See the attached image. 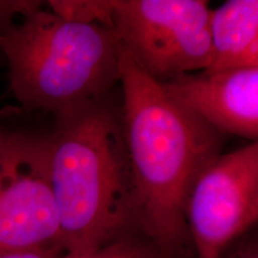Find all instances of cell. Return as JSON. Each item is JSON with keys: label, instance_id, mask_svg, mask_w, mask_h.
I'll return each mask as SVG.
<instances>
[{"label": "cell", "instance_id": "12", "mask_svg": "<svg viewBox=\"0 0 258 258\" xmlns=\"http://www.w3.org/2000/svg\"><path fill=\"white\" fill-rule=\"evenodd\" d=\"M61 250H24L0 253V258H66Z\"/></svg>", "mask_w": 258, "mask_h": 258}, {"label": "cell", "instance_id": "15", "mask_svg": "<svg viewBox=\"0 0 258 258\" xmlns=\"http://www.w3.org/2000/svg\"><path fill=\"white\" fill-rule=\"evenodd\" d=\"M3 128H4V123H3V121H2V117H0V131H2Z\"/></svg>", "mask_w": 258, "mask_h": 258}, {"label": "cell", "instance_id": "13", "mask_svg": "<svg viewBox=\"0 0 258 258\" xmlns=\"http://www.w3.org/2000/svg\"><path fill=\"white\" fill-rule=\"evenodd\" d=\"M253 219L256 225H258V173H257V186H256V198H254L253 206Z\"/></svg>", "mask_w": 258, "mask_h": 258}, {"label": "cell", "instance_id": "11", "mask_svg": "<svg viewBox=\"0 0 258 258\" xmlns=\"http://www.w3.org/2000/svg\"><path fill=\"white\" fill-rule=\"evenodd\" d=\"M221 258H258V225L238 238Z\"/></svg>", "mask_w": 258, "mask_h": 258}, {"label": "cell", "instance_id": "14", "mask_svg": "<svg viewBox=\"0 0 258 258\" xmlns=\"http://www.w3.org/2000/svg\"><path fill=\"white\" fill-rule=\"evenodd\" d=\"M250 64H254V66H258V47L254 49L252 55L250 56V59L247 60V62L244 64V66H250Z\"/></svg>", "mask_w": 258, "mask_h": 258}, {"label": "cell", "instance_id": "6", "mask_svg": "<svg viewBox=\"0 0 258 258\" xmlns=\"http://www.w3.org/2000/svg\"><path fill=\"white\" fill-rule=\"evenodd\" d=\"M258 141L220 154L196 179L185 208L195 258H221L256 226Z\"/></svg>", "mask_w": 258, "mask_h": 258}, {"label": "cell", "instance_id": "9", "mask_svg": "<svg viewBox=\"0 0 258 258\" xmlns=\"http://www.w3.org/2000/svg\"><path fill=\"white\" fill-rule=\"evenodd\" d=\"M47 8L54 14L69 21L80 22L86 24H102L110 28L112 16V2L106 0H93V2H71V0H57L48 2Z\"/></svg>", "mask_w": 258, "mask_h": 258}, {"label": "cell", "instance_id": "8", "mask_svg": "<svg viewBox=\"0 0 258 258\" xmlns=\"http://www.w3.org/2000/svg\"><path fill=\"white\" fill-rule=\"evenodd\" d=\"M212 66L221 71L244 66L258 47V0H228L212 10Z\"/></svg>", "mask_w": 258, "mask_h": 258}, {"label": "cell", "instance_id": "7", "mask_svg": "<svg viewBox=\"0 0 258 258\" xmlns=\"http://www.w3.org/2000/svg\"><path fill=\"white\" fill-rule=\"evenodd\" d=\"M164 85L220 134L258 141V66L206 71Z\"/></svg>", "mask_w": 258, "mask_h": 258}, {"label": "cell", "instance_id": "3", "mask_svg": "<svg viewBox=\"0 0 258 258\" xmlns=\"http://www.w3.org/2000/svg\"><path fill=\"white\" fill-rule=\"evenodd\" d=\"M10 91L22 108L54 118L109 98L122 49L109 27L69 21L42 3L0 31Z\"/></svg>", "mask_w": 258, "mask_h": 258}, {"label": "cell", "instance_id": "1", "mask_svg": "<svg viewBox=\"0 0 258 258\" xmlns=\"http://www.w3.org/2000/svg\"><path fill=\"white\" fill-rule=\"evenodd\" d=\"M120 85L135 224L161 253L172 252L188 237L186 201L196 179L220 156L222 134L124 54Z\"/></svg>", "mask_w": 258, "mask_h": 258}, {"label": "cell", "instance_id": "10", "mask_svg": "<svg viewBox=\"0 0 258 258\" xmlns=\"http://www.w3.org/2000/svg\"><path fill=\"white\" fill-rule=\"evenodd\" d=\"M160 254L150 240L124 235L89 253L66 258H160Z\"/></svg>", "mask_w": 258, "mask_h": 258}, {"label": "cell", "instance_id": "5", "mask_svg": "<svg viewBox=\"0 0 258 258\" xmlns=\"http://www.w3.org/2000/svg\"><path fill=\"white\" fill-rule=\"evenodd\" d=\"M60 241L49 135L4 125L0 131V253L62 251Z\"/></svg>", "mask_w": 258, "mask_h": 258}, {"label": "cell", "instance_id": "2", "mask_svg": "<svg viewBox=\"0 0 258 258\" xmlns=\"http://www.w3.org/2000/svg\"><path fill=\"white\" fill-rule=\"evenodd\" d=\"M54 120L48 135L60 244L67 256H80L137 225L121 114L105 98Z\"/></svg>", "mask_w": 258, "mask_h": 258}, {"label": "cell", "instance_id": "4", "mask_svg": "<svg viewBox=\"0 0 258 258\" xmlns=\"http://www.w3.org/2000/svg\"><path fill=\"white\" fill-rule=\"evenodd\" d=\"M211 12L205 0H114L110 29L138 70L166 84L211 69Z\"/></svg>", "mask_w": 258, "mask_h": 258}]
</instances>
